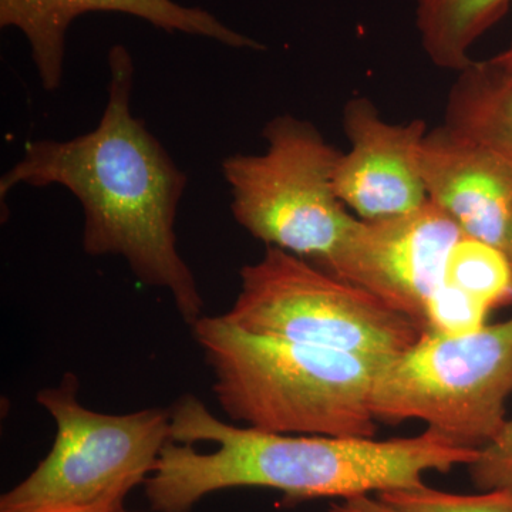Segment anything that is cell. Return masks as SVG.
<instances>
[{
    "instance_id": "8",
    "label": "cell",
    "mask_w": 512,
    "mask_h": 512,
    "mask_svg": "<svg viewBox=\"0 0 512 512\" xmlns=\"http://www.w3.org/2000/svg\"><path fill=\"white\" fill-rule=\"evenodd\" d=\"M461 237L456 222L429 201L396 217L357 218L326 271L372 293L424 332L427 303L443 285Z\"/></svg>"
},
{
    "instance_id": "22",
    "label": "cell",
    "mask_w": 512,
    "mask_h": 512,
    "mask_svg": "<svg viewBox=\"0 0 512 512\" xmlns=\"http://www.w3.org/2000/svg\"><path fill=\"white\" fill-rule=\"evenodd\" d=\"M503 251L505 256H507L508 264H510L511 272H512V217L510 221V225H508L507 234H505V241Z\"/></svg>"
},
{
    "instance_id": "9",
    "label": "cell",
    "mask_w": 512,
    "mask_h": 512,
    "mask_svg": "<svg viewBox=\"0 0 512 512\" xmlns=\"http://www.w3.org/2000/svg\"><path fill=\"white\" fill-rule=\"evenodd\" d=\"M348 153L335 168L336 194L359 220L396 217L426 204L420 147L429 127L423 120L392 123L375 103L353 97L343 110Z\"/></svg>"
},
{
    "instance_id": "19",
    "label": "cell",
    "mask_w": 512,
    "mask_h": 512,
    "mask_svg": "<svg viewBox=\"0 0 512 512\" xmlns=\"http://www.w3.org/2000/svg\"><path fill=\"white\" fill-rule=\"evenodd\" d=\"M332 512H403L379 497L373 498L372 495H357V497L346 498L342 503L330 505Z\"/></svg>"
},
{
    "instance_id": "10",
    "label": "cell",
    "mask_w": 512,
    "mask_h": 512,
    "mask_svg": "<svg viewBox=\"0 0 512 512\" xmlns=\"http://www.w3.org/2000/svg\"><path fill=\"white\" fill-rule=\"evenodd\" d=\"M419 160L427 200L464 237L503 249L512 217L510 161L447 123L427 131Z\"/></svg>"
},
{
    "instance_id": "24",
    "label": "cell",
    "mask_w": 512,
    "mask_h": 512,
    "mask_svg": "<svg viewBox=\"0 0 512 512\" xmlns=\"http://www.w3.org/2000/svg\"><path fill=\"white\" fill-rule=\"evenodd\" d=\"M326 512H332V511L329 510V511H326Z\"/></svg>"
},
{
    "instance_id": "6",
    "label": "cell",
    "mask_w": 512,
    "mask_h": 512,
    "mask_svg": "<svg viewBox=\"0 0 512 512\" xmlns=\"http://www.w3.org/2000/svg\"><path fill=\"white\" fill-rule=\"evenodd\" d=\"M241 289L225 320L275 336L387 363L423 329L372 293L278 248L239 271Z\"/></svg>"
},
{
    "instance_id": "23",
    "label": "cell",
    "mask_w": 512,
    "mask_h": 512,
    "mask_svg": "<svg viewBox=\"0 0 512 512\" xmlns=\"http://www.w3.org/2000/svg\"><path fill=\"white\" fill-rule=\"evenodd\" d=\"M117 512H137V511H127L126 508L121 507L120 510Z\"/></svg>"
},
{
    "instance_id": "5",
    "label": "cell",
    "mask_w": 512,
    "mask_h": 512,
    "mask_svg": "<svg viewBox=\"0 0 512 512\" xmlns=\"http://www.w3.org/2000/svg\"><path fill=\"white\" fill-rule=\"evenodd\" d=\"M79 377L37 393L53 417L56 437L39 466L0 498V512H59L123 504L153 474L171 440L170 409L104 414L79 400Z\"/></svg>"
},
{
    "instance_id": "16",
    "label": "cell",
    "mask_w": 512,
    "mask_h": 512,
    "mask_svg": "<svg viewBox=\"0 0 512 512\" xmlns=\"http://www.w3.org/2000/svg\"><path fill=\"white\" fill-rule=\"evenodd\" d=\"M377 497L403 512H512V488L466 495L421 484L407 490L386 491Z\"/></svg>"
},
{
    "instance_id": "12",
    "label": "cell",
    "mask_w": 512,
    "mask_h": 512,
    "mask_svg": "<svg viewBox=\"0 0 512 512\" xmlns=\"http://www.w3.org/2000/svg\"><path fill=\"white\" fill-rule=\"evenodd\" d=\"M444 123L487 144L512 164V83L490 60H474L457 73Z\"/></svg>"
},
{
    "instance_id": "4",
    "label": "cell",
    "mask_w": 512,
    "mask_h": 512,
    "mask_svg": "<svg viewBox=\"0 0 512 512\" xmlns=\"http://www.w3.org/2000/svg\"><path fill=\"white\" fill-rule=\"evenodd\" d=\"M262 137L264 153L222 161L232 217L266 248L326 271L357 220L333 184L342 151L311 121L292 114L268 121Z\"/></svg>"
},
{
    "instance_id": "2",
    "label": "cell",
    "mask_w": 512,
    "mask_h": 512,
    "mask_svg": "<svg viewBox=\"0 0 512 512\" xmlns=\"http://www.w3.org/2000/svg\"><path fill=\"white\" fill-rule=\"evenodd\" d=\"M171 440L144 487L156 512H190L229 488H271L289 504L407 490L431 471L470 466L477 448L427 429L420 436H291L221 420L188 393L170 407Z\"/></svg>"
},
{
    "instance_id": "3",
    "label": "cell",
    "mask_w": 512,
    "mask_h": 512,
    "mask_svg": "<svg viewBox=\"0 0 512 512\" xmlns=\"http://www.w3.org/2000/svg\"><path fill=\"white\" fill-rule=\"evenodd\" d=\"M222 412L238 426L291 436L375 437L373 384L384 363L237 328L191 326Z\"/></svg>"
},
{
    "instance_id": "20",
    "label": "cell",
    "mask_w": 512,
    "mask_h": 512,
    "mask_svg": "<svg viewBox=\"0 0 512 512\" xmlns=\"http://www.w3.org/2000/svg\"><path fill=\"white\" fill-rule=\"evenodd\" d=\"M488 60H490V62L493 63L495 67H497L498 72L503 74L505 79L510 80L512 83V36L510 42H508L507 47H505L504 50H501L500 53H497V55L491 57V59Z\"/></svg>"
},
{
    "instance_id": "21",
    "label": "cell",
    "mask_w": 512,
    "mask_h": 512,
    "mask_svg": "<svg viewBox=\"0 0 512 512\" xmlns=\"http://www.w3.org/2000/svg\"><path fill=\"white\" fill-rule=\"evenodd\" d=\"M121 507H123V504H104L96 505V507L77 508V510H67L59 512H117L120 510Z\"/></svg>"
},
{
    "instance_id": "1",
    "label": "cell",
    "mask_w": 512,
    "mask_h": 512,
    "mask_svg": "<svg viewBox=\"0 0 512 512\" xmlns=\"http://www.w3.org/2000/svg\"><path fill=\"white\" fill-rule=\"evenodd\" d=\"M107 60L109 90L97 127L72 140L26 144L0 178V202L5 207L20 185L66 188L83 210L84 252L121 256L141 284L170 293L192 326L204 316V299L175 235L188 177L131 110L136 69L127 47H111Z\"/></svg>"
},
{
    "instance_id": "13",
    "label": "cell",
    "mask_w": 512,
    "mask_h": 512,
    "mask_svg": "<svg viewBox=\"0 0 512 512\" xmlns=\"http://www.w3.org/2000/svg\"><path fill=\"white\" fill-rule=\"evenodd\" d=\"M55 10L64 33L84 13L117 12L146 20L167 33L205 37L234 49H265L258 40L229 28L208 10L180 5L174 0H55Z\"/></svg>"
},
{
    "instance_id": "11",
    "label": "cell",
    "mask_w": 512,
    "mask_h": 512,
    "mask_svg": "<svg viewBox=\"0 0 512 512\" xmlns=\"http://www.w3.org/2000/svg\"><path fill=\"white\" fill-rule=\"evenodd\" d=\"M512 0H416V28L424 55L437 69L460 73L474 62V46L504 18Z\"/></svg>"
},
{
    "instance_id": "14",
    "label": "cell",
    "mask_w": 512,
    "mask_h": 512,
    "mask_svg": "<svg viewBox=\"0 0 512 512\" xmlns=\"http://www.w3.org/2000/svg\"><path fill=\"white\" fill-rule=\"evenodd\" d=\"M0 26L22 32L40 84L56 92L64 77L66 36L57 29L53 0H0Z\"/></svg>"
},
{
    "instance_id": "7",
    "label": "cell",
    "mask_w": 512,
    "mask_h": 512,
    "mask_svg": "<svg viewBox=\"0 0 512 512\" xmlns=\"http://www.w3.org/2000/svg\"><path fill=\"white\" fill-rule=\"evenodd\" d=\"M512 394V318L458 338L423 332L377 372V421L419 420L458 446L483 448L503 429Z\"/></svg>"
},
{
    "instance_id": "18",
    "label": "cell",
    "mask_w": 512,
    "mask_h": 512,
    "mask_svg": "<svg viewBox=\"0 0 512 512\" xmlns=\"http://www.w3.org/2000/svg\"><path fill=\"white\" fill-rule=\"evenodd\" d=\"M468 471L478 490L512 488V420L505 421L500 433L480 448Z\"/></svg>"
},
{
    "instance_id": "15",
    "label": "cell",
    "mask_w": 512,
    "mask_h": 512,
    "mask_svg": "<svg viewBox=\"0 0 512 512\" xmlns=\"http://www.w3.org/2000/svg\"><path fill=\"white\" fill-rule=\"evenodd\" d=\"M444 282L456 286L488 308L512 302V272L503 249L461 237L448 256Z\"/></svg>"
},
{
    "instance_id": "17",
    "label": "cell",
    "mask_w": 512,
    "mask_h": 512,
    "mask_svg": "<svg viewBox=\"0 0 512 512\" xmlns=\"http://www.w3.org/2000/svg\"><path fill=\"white\" fill-rule=\"evenodd\" d=\"M490 311L483 302L443 282L427 303L424 332L447 338L470 335L487 325Z\"/></svg>"
}]
</instances>
